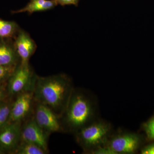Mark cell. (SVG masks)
Wrapping results in <instances>:
<instances>
[{
	"label": "cell",
	"mask_w": 154,
	"mask_h": 154,
	"mask_svg": "<svg viewBox=\"0 0 154 154\" xmlns=\"http://www.w3.org/2000/svg\"><path fill=\"white\" fill-rule=\"evenodd\" d=\"M12 104L6 100L0 103V128L9 121Z\"/></svg>",
	"instance_id": "15"
},
{
	"label": "cell",
	"mask_w": 154,
	"mask_h": 154,
	"mask_svg": "<svg viewBox=\"0 0 154 154\" xmlns=\"http://www.w3.org/2000/svg\"><path fill=\"white\" fill-rule=\"evenodd\" d=\"M57 5L56 0H30L24 8L11 12L13 14L28 13L29 15H31L36 12L51 10Z\"/></svg>",
	"instance_id": "12"
},
{
	"label": "cell",
	"mask_w": 154,
	"mask_h": 154,
	"mask_svg": "<svg viewBox=\"0 0 154 154\" xmlns=\"http://www.w3.org/2000/svg\"><path fill=\"white\" fill-rule=\"evenodd\" d=\"M36 76L29 63H22L20 62L8 80V94L14 96L25 91H33Z\"/></svg>",
	"instance_id": "4"
},
{
	"label": "cell",
	"mask_w": 154,
	"mask_h": 154,
	"mask_svg": "<svg viewBox=\"0 0 154 154\" xmlns=\"http://www.w3.org/2000/svg\"><path fill=\"white\" fill-rule=\"evenodd\" d=\"M17 96L12 104L8 122H22L32 109L34 101L33 91H25Z\"/></svg>",
	"instance_id": "9"
},
{
	"label": "cell",
	"mask_w": 154,
	"mask_h": 154,
	"mask_svg": "<svg viewBox=\"0 0 154 154\" xmlns=\"http://www.w3.org/2000/svg\"><path fill=\"white\" fill-rule=\"evenodd\" d=\"M17 66L8 67L0 66V85L7 84L8 80Z\"/></svg>",
	"instance_id": "16"
},
{
	"label": "cell",
	"mask_w": 154,
	"mask_h": 154,
	"mask_svg": "<svg viewBox=\"0 0 154 154\" xmlns=\"http://www.w3.org/2000/svg\"><path fill=\"white\" fill-rule=\"evenodd\" d=\"M20 62L13 39L0 38V66L16 67Z\"/></svg>",
	"instance_id": "11"
},
{
	"label": "cell",
	"mask_w": 154,
	"mask_h": 154,
	"mask_svg": "<svg viewBox=\"0 0 154 154\" xmlns=\"http://www.w3.org/2000/svg\"><path fill=\"white\" fill-rule=\"evenodd\" d=\"M36 103L33 118L48 133L63 131L59 116L46 105Z\"/></svg>",
	"instance_id": "6"
},
{
	"label": "cell",
	"mask_w": 154,
	"mask_h": 154,
	"mask_svg": "<svg viewBox=\"0 0 154 154\" xmlns=\"http://www.w3.org/2000/svg\"><path fill=\"white\" fill-rule=\"evenodd\" d=\"M48 152L33 143L21 141L13 154H45Z\"/></svg>",
	"instance_id": "14"
},
{
	"label": "cell",
	"mask_w": 154,
	"mask_h": 154,
	"mask_svg": "<svg viewBox=\"0 0 154 154\" xmlns=\"http://www.w3.org/2000/svg\"><path fill=\"white\" fill-rule=\"evenodd\" d=\"M109 122L96 119L75 134L76 142L85 152L90 153L95 149L105 145L111 135Z\"/></svg>",
	"instance_id": "3"
},
{
	"label": "cell",
	"mask_w": 154,
	"mask_h": 154,
	"mask_svg": "<svg viewBox=\"0 0 154 154\" xmlns=\"http://www.w3.org/2000/svg\"><path fill=\"white\" fill-rule=\"evenodd\" d=\"M90 154H116L115 153L106 145L101 146L92 151Z\"/></svg>",
	"instance_id": "18"
},
{
	"label": "cell",
	"mask_w": 154,
	"mask_h": 154,
	"mask_svg": "<svg viewBox=\"0 0 154 154\" xmlns=\"http://www.w3.org/2000/svg\"><path fill=\"white\" fill-rule=\"evenodd\" d=\"M96 103L85 91L73 89L60 118L63 131L75 134L96 120Z\"/></svg>",
	"instance_id": "2"
},
{
	"label": "cell",
	"mask_w": 154,
	"mask_h": 154,
	"mask_svg": "<svg viewBox=\"0 0 154 154\" xmlns=\"http://www.w3.org/2000/svg\"><path fill=\"white\" fill-rule=\"evenodd\" d=\"M73 89L71 80L63 74L46 77L36 75L33 89L34 102L46 105L60 117Z\"/></svg>",
	"instance_id": "1"
},
{
	"label": "cell",
	"mask_w": 154,
	"mask_h": 154,
	"mask_svg": "<svg viewBox=\"0 0 154 154\" xmlns=\"http://www.w3.org/2000/svg\"><path fill=\"white\" fill-rule=\"evenodd\" d=\"M141 142V139L138 134L124 132L110 136L106 145L116 154H131L137 151Z\"/></svg>",
	"instance_id": "5"
},
{
	"label": "cell",
	"mask_w": 154,
	"mask_h": 154,
	"mask_svg": "<svg viewBox=\"0 0 154 154\" xmlns=\"http://www.w3.org/2000/svg\"><path fill=\"white\" fill-rule=\"evenodd\" d=\"M56 1L57 5L63 6L68 5L77 6L79 2V0H56Z\"/></svg>",
	"instance_id": "20"
},
{
	"label": "cell",
	"mask_w": 154,
	"mask_h": 154,
	"mask_svg": "<svg viewBox=\"0 0 154 154\" xmlns=\"http://www.w3.org/2000/svg\"><path fill=\"white\" fill-rule=\"evenodd\" d=\"M5 152L3 151L1 149H0V154H5Z\"/></svg>",
	"instance_id": "22"
},
{
	"label": "cell",
	"mask_w": 154,
	"mask_h": 154,
	"mask_svg": "<svg viewBox=\"0 0 154 154\" xmlns=\"http://www.w3.org/2000/svg\"><path fill=\"white\" fill-rule=\"evenodd\" d=\"M14 40L20 62L29 63L30 57L37 48L35 42L27 31L22 29L19 30Z\"/></svg>",
	"instance_id": "10"
},
{
	"label": "cell",
	"mask_w": 154,
	"mask_h": 154,
	"mask_svg": "<svg viewBox=\"0 0 154 154\" xmlns=\"http://www.w3.org/2000/svg\"><path fill=\"white\" fill-rule=\"evenodd\" d=\"M21 29L14 21L0 19V38L14 39Z\"/></svg>",
	"instance_id": "13"
},
{
	"label": "cell",
	"mask_w": 154,
	"mask_h": 154,
	"mask_svg": "<svg viewBox=\"0 0 154 154\" xmlns=\"http://www.w3.org/2000/svg\"><path fill=\"white\" fill-rule=\"evenodd\" d=\"M142 154H154V143L150 144L144 147L141 151Z\"/></svg>",
	"instance_id": "21"
},
{
	"label": "cell",
	"mask_w": 154,
	"mask_h": 154,
	"mask_svg": "<svg viewBox=\"0 0 154 154\" xmlns=\"http://www.w3.org/2000/svg\"><path fill=\"white\" fill-rule=\"evenodd\" d=\"M22 122H8L0 128V149L13 153L21 141Z\"/></svg>",
	"instance_id": "7"
},
{
	"label": "cell",
	"mask_w": 154,
	"mask_h": 154,
	"mask_svg": "<svg viewBox=\"0 0 154 154\" xmlns=\"http://www.w3.org/2000/svg\"><path fill=\"white\" fill-rule=\"evenodd\" d=\"M7 85H0V103L6 100L8 94Z\"/></svg>",
	"instance_id": "19"
},
{
	"label": "cell",
	"mask_w": 154,
	"mask_h": 154,
	"mask_svg": "<svg viewBox=\"0 0 154 154\" xmlns=\"http://www.w3.org/2000/svg\"><path fill=\"white\" fill-rule=\"evenodd\" d=\"M143 128L148 139L154 140V116L143 125Z\"/></svg>",
	"instance_id": "17"
},
{
	"label": "cell",
	"mask_w": 154,
	"mask_h": 154,
	"mask_svg": "<svg viewBox=\"0 0 154 154\" xmlns=\"http://www.w3.org/2000/svg\"><path fill=\"white\" fill-rule=\"evenodd\" d=\"M48 135L49 134L42 129L33 118L22 126L21 141L33 143L48 152Z\"/></svg>",
	"instance_id": "8"
}]
</instances>
